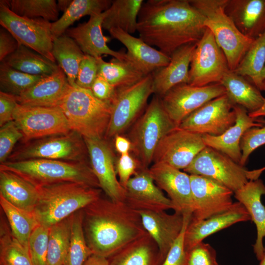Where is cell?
<instances>
[{
	"mask_svg": "<svg viewBox=\"0 0 265 265\" xmlns=\"http://www.w3.org/2000/svg\"><path fill=\"white\" fill-rule=\"evenodd\" d=\"M206 27L189 0H148L138 14L137 31L149 45L170 56L180 47L197 43Z\"/></svg>",
	"mask_w": 265,
	"mask_h": 265,
	"instance_id": "obj_1",
	"label": "cell"
},
{
	"mask_svg": "<svg viewBox=\"0 0 265 265\" xmlns=\"http://www.w3.org/2000/svg\"><path fill=\"white\" fill-rule=\"evenodd\" d=\"M82 226L93 254L109 258L147 232L139 213L101 196L82 209Z\"/></svg>",
	"mask_w": 265,
	"mask_h": 265,
	"instance_id": "obj_2",
	"label": "cell"
},
{
	"mask_svg": "<svg viewBox=\"0 0 265 265\" xmlns=\"http://www.w3.org/2000/svg\"><path fill=\"white\" fill-rule=\"evenodd\" d=\"M39 198L34 214L39 225L49 228L101 197L102 189L64 182L36 187Z\"/></svg>",
	"mask_w": 265,
	"mask_h": 265,
	"instance_id": "obj_3",
	"label": "cell"
},
{
	"mask_svg": "<svg viewBox=\"0 0 265 265\" xmlns=\"http://www.w3.org/2000/svg\"><path fill=\"white\" fill-rule=\"evenodd\" d=\"M59 107L63 112L71 131L83 138H103L111 114L110 101L95 97L90 89L72 86Z\"/></svg>",
	"mask_w": 265,
	"mask_h": 265,
	"instance_id": "obj_4",
	"label": "cell"
},
{
	"mask_svg": "<svg viewBox=\"0 0 265 265\" xmlns=\"http://www.w3.org/2000/svg\"><path fill=\"white\" fill-rule=\"evenodd\" d=\"M0 170L12 172L35 187L60 182H72L100 188L90 165L86 161L40 159L8 161L0 163Z\"/></svg>",
	"mask_w": 265,
	"mask_h": 265,
	"instance_id": "obj_5",
	"label": "cell"
},
{
	"mask_svg": "<svg viewBox=\"0 0 265 265\" xmlns=\"http://www.w3.org/2000/svg\"><path fill=\"white\" fill-rule=\"evenodd\" d=\"M204 18V26L212 33L227 58L229 69L238 66L254 40L244 36L227 14V0H189Z\"/></svg>",
	"mask_w": 265,
	"mask_h": 265,
	"instance_id": "obj_6",
	"label": "cell"
},
{
	"mask_svg": "<svg viewBox=\"0 0 265 265\" xmlns=\"http://www.w3.org/2000/svg\"><path fill=\"white\" fill-rule=\"evenodd\" d=\"M127 137L131 151L141 169H148L155 150L163 137L178 127L171 120L162 105L160 97L155 95L144 113L131 126Z\"/></svg>",
	"mask_w": 265,
	"mask_h": 265,
	"instance_id": "obj_7",
	"label": "cell"
},
{
	"mask_svg": "<svg viewBox=\"0 0 265 265\" xmlns=\"http://www.w3.org/2000/svg\"><path fill=\"white\" fill-rule=\"evenodd\" d=\"M152 93L151 74L133 85L117 89L111 101L110 118L105 136L114 138L131 127L145 111L148 100Z\"/></svg>",
	"mask_w": 265,
	"mask_h": 265,
	"instance_id": "obj_8",
	"label": "cell"
},
{
	"mask_svg": "<svg viewBox=\"0 0 265 265\" xmlns=\"http://www.w3.org/2000/svg\"><path fill=\"white\" fill-rule=\"evenodd\" d=\"M88 153L83 137L71 131L38 139L10 155V161L31 159H48L67 161H85Z\"/></svg>",
	"mask_w": 265,
	"mask_h": 265,
	"instance_id": "obj_9",
	"label": "cell"
},
{
	"mask_svg": "<svg viewBox=\"0 0 265 265\" xmlns=\"http://www.w3.org/2000/svg\"><path fill=\"white\" fill-rule=\"evenodd\" d=\"M184 171L189 175L211 178L234 193L249 180H256L253 170H247L227 156L207 146Z\"/></svg>",
	"mask_w": 265,
	"mask_h": 265,
	"instance_id": "obj_10",
	"label": "cell"
},
{
	"mask_svg": "<svg viewBox=\"0 0 265 265\" xmlns=\"http://www.w3.org/2000/svg\"><path fill=\"white\" fill-rule=\"evenodd\" d=\"M0 24L16 39L19 45L33 50L53 62L52 23L42 18L30 19L13 13L0 2Z\"/></svg>",
	"mask_w": 265,
	"mask_h": 265,
	"instance_id": "obj_11",
	"label": "cell"
},
{
	"mask_svg": "<svg viewBox=\"0 0 265 265\" xmlns=\"http://www.w3.org/2000/svg\"><path fill=\"white\" fill-rule=\"evenodd\" d=\"M230 70L223 51L207 28L197 42L189 70L188 84L204 86L220 83Z\"/></svg>",
	"mask_w": 265,
	"mask_h": 265,
	"instance_id": "obj_12",
	"label": "cell"
},
{
	"mask_svg": "<svg viewBox=\"0 0 265 265\" xmlns=\"http://www.w3.org/2000/svg\"><path fill=\"white\" fill-rule=\"evenodd\" d=\"M13 120L22 132L25 142L72 131L59 107L30 106L18 104Z\"/></svg>",
	"mask_w": 265,
	"mask_h": 265,
	"instance_id": "obj_13",
	"label": "cell"
},
{
	"mask_svg": "<svg viewBox=\"0 0 265 265\" xmlns=\"http://www.w3.org/2000/svg\"><path fill=\"white\" fill-rule=\"evenodd\" d=\"M226 94L220 83L204 86L178 84L160 97L169 118L178 127L182 121L209 101Z\"/></svg>",
	"mask_w": 265,
	"mask_h": 265,
	"instance_id": "obj_14",
	"label": "cell"
},
{
	"mask_svg": "<svg viewBox=\"0 0 265 265\" xmlns=\"http://www.w3.org/2000/svg\"><path fill=\"white\" fill-rule=\"evenodd\" d=\"M234 106L225 94L193 112L178 127L202 135H219L236 122Z\"/></svg>",
	"mask_w": 265,
	"mask_h": 265,
	"instance_id": "obj_15",
	"label": "cell"
},
{
	"mask_svg": "<svg viewBox=\"0 0 265 265\" xmlns=\"http://www.w3.org/2000/svg\"><path fill=\"white\" fill-rule=\"evenodd\" d=\"M207 146L202 135L177 127L166 134L157 146L153 162L184 170Z\"/></svg>",
	"mask_w": 265,
	"mask_h": 265,
	"instance_id": "obj_16",
	"label": "cell"
},
{
	"mask_svg": "<svg viewBox=\"0 0 265 265\" xmlns=\"http://www.w3.org/2000/svg\"><path fill=\"white\" fill-rule=\"evenodd\" d=\"M193 212L191 219L203 220L224 212L233 205L234 192L207 177L190 175Z\"/></svg>",
	"mask_w": 265,
	"mask_h": 265,
	"instance_id": "obj_17",
	"label": "cell"
},
{
	"mask_svg": "<svg viewBox=\"0 0 265 265\" xmlns=\"http://www.w3.org/2000/svg\"><path fill=\"white\" fill-rule=\"evenodd\" d=\"M90 166L100 188L115 202H125L126 191L116 176L113 153L104 138H83Z\"/></svg>",
	"mask_w": 265,
	"mask_h": 265,
	"instance_id": "obj_18",
	"label": "cell"
},
{
	"mask_svg": "<svg viewBox=\"0 0 265 265\" xmlns=\"http://www.w3.org/2000/svg\"><path fill=\"white\" fill-rule=\"evenodd\" d=\"M149 171L156 185L167 194L174 211L192 215L193 203L190 175L161 162L154 163Z\"/></svg>",
	"mask_w": 265,
	"mask_h": 265,
	"instance_id": "obj_19",
	"label": "cell"
},
{
	"mask_svg": "<svg viewBox=\"0 0 265 265\" xmlns=\"http://www.w3.org/2000/svg\"><path fill=\"white\" fill-rule=\"evenodd\" d=\"M125 203L139 211L174 210L171 200L155 184L148 169H141L130 178L125 188Z\"/></svg>",
	"mask_w": 265,
	"mask_h": 265,
	"instance_id": "obj_20",
	"label": "cell"
},
{
	"mask_svg": "<svg viewBox=\"0 0 265 265\" xmlns=\"http://www.w3.org/2000/svg\"><path fill=\"white\" fill-rule=\"evenodd\" d=\"M107 12L108 10L90 16L87 22L68 28L65 34L75 41L85 54L95 58L109 55L120 60L130 61L126 53L113 51L106 44L109 39L103 34L102 24Z\"/></svg>",
	"mask_w": 265,
	"mask_h": 265,
	"instance_id": "obj_21",
	"label": "cell"
},
{
	"mask_svg": "<svg viewBox=\"0 0 265 265\" xmlns=\"http://www.w3.org/2000/svg\"><path fill=\"white\" fill-rule=\"evenodd\" d=\"M137 212L141 216L145 230L156 243L163 263L181 232L184 224V215L176 212L169 214L165 211Z\"/></svg>",
	"mask_w": 265,
	"mask_h": 265,
	"instance_id": "obj_22",
	"label": "cell"
},
{
	"mask_svg": "<svg viewBox=\"0 0 265 265\" xmlns=\"http://www.w3.org/2000/svg\"><path fill=\"white\" fill-rule=\"evenodd\" d=\"M251 220L244 206L234 203L227 211L203 220L190 218L185 236L186 252L203 241L206 237L238 222Z\"/></svg>",
	"mask_w": 265,
	"mask_h": 265,
	"instance_id": "obj_23",
	"label": "cell"
},
{
	"mask_svg": "<svg viewBox=\"0 0 265 265\" xmlns=\"http://www.w3.org/2000/svg\"><path fill=\"white\" fill-rule=\"evenodd\" d=\"M236 113L235 123L219 135H202L207 147L212 148L230 158L239 164L241 158L240 147L241 139L244 133L252 127H262L261 119L251 117L246 109L241 106H234Z\"/></svg>",
	"mask_w": 265,
	"mask_h": 265,
	"instance_id": "obj_24",
	"label": "cell"
},
{
	"mask_svg": "<svg viewBox=\"0 0 265 265\" xmlns=\"http://www.w3.org/2000/svg\"><path fill=\"white\" fill-rule=\"evenodd\" d=\"M196 43L180 47L170 56L167 65L151 73L155 95L161 97L173 87L188 83L190 65Z\"/></svg>",
	"mask_w": 265,
	"mask_h": 265,
	"instance_id": "obj_25",
	"label": "cell"
},
{
	"mask_svg": "<svg viewBox=\"0 0 265 265\" xmlns=\"http://www.w3.org/2000/svg\"><path fill=\"white\" fill-rule=\"evenodd\" d=\"M70 86L66 75L60 67L17 96V103L30 106L59 107Z\"/></svg>",
	"mask_w": 265,
	"mask_h": 265,
	"instance_id": "obj_26",
	"label": "cell"
},
{
	"mask_svg": "<svg viewBox=\"0 0 265 265\" xmlns=\"http://www.w3.org/2000/svg\"><path fill=\"white\" fill-rule=\"evenodd\" d=\"M225 10L246 37L254 40L265 31V0H227Z\"/></svg>",
	"mask_w": 265,
	"mask_h": 265,
	"instance_id": "obj_27",
	"label": "cell"
},
{
	"mask_svg": "<svg viewBox=\"0 0 265 265\" xmlns=\"http://www.w3.org/2000/svg\"><path fill=\"white\" fill-rule=\"evenodd\" d=\"M111 36L122 43L132 62L145 75L168 65L170 57L149 45L140 38H136L120 28L108 30Z\"/></svg>",
	"mask_w": 265,
	"mask_h": 265,
	"instance_id": "obj_28",
	"label": "cell"
},
{
	"mask_svg": "<svg viewBox=\"0 0 265 265\" xmlns=\"http://www.w3.org/2000/svg\"><path fill=\"white\" fill-rule=\"evenodd\" d=\"M235 198L248 211L255 223L257 236L253 245L254 252L258 260L263 256L265 237V207L261 202V197L265 195V186L262 180H249L234 192Z\"/></svg>",
	"mask_w": 265,
	"mask_h": 265,
	"instance_id": "obj_29",
	"label": "cell"
},
{
	"mask_svg": "<svg viewBox=\"0 0 265 265\" xmlns=\"http://www.w3.org/2000/svg\"><path fill=\"white\" fill-rule=\"evenodd\" d=\"M0 195L13 206L34 213L39 194L37 188L19 175L0 170Z\"/></svg>",
	"mask_w": 265,
	"mask_h": 265,
	"instance_id": "obj_30",
	"label": "cell"
},
{
	"mask_svg": "<svg viewBox=\"0 0 265 265\" xmlns=\"http://www.w3.org/2000/svg\"><path fill=\"white\" fill-rule=\"evenodd\" d=\"M109 259V265H161L162 263L158 247L147 232Z\"/></svg>",
	"mask_w": 265,
	"mask_h": 265,
	"instance_id": "obj_31",
	"label": "cell"
},
{
	"mask_svg": "<svg viewBox=\"0 0 265 265\" xmlns=\"http://www.w3.org/2000/svg\"><path fill=\"white\" fill-rule=\"evenodd\" d=\"M220 83L225 88L226 95L234 106H241L249 113L260 109L265 102V98L260 91L244 77L234 71L229 70Z\"/></svg>",
	"mask_w": 265,
	"mask_h": 265,
	"instance_id": "obj_32",
	"label": "cell"
},
{
	"mask_svg": "<svg viewBox=\"0 0 265 265\" xmlns=\"http://www.w3.org/2000/svg\"><path fill=\"white\" fill-rule=\"evenodd\" d=\"M1 62L23 73L44 77L52 75L60 68L55 62L23 45H19Z\"/></svg>",
	"mask_w": 265,
	"mask_h": 265,
	"instance_id": "obj_33",
	"label": "cell"
},
{
	"mask_svg": "<svg viewBox=\"0 0 265 265\" xmlns=\"http://www.w3.org/2000/svg\"><path fill=\"white\" fill-rule=\"evenodd\" d=\"M96 59L98 76L116 89L133 85L146 76L132 61L113 57L110 61L106 62L102 56Z\"/></svg>",
	"mask_w": 265,
	"mask_h": 265,
	"instance_id": "obj_34",
	"label": "cell"
},
{
	"mask_svg": "<svg viewBox=\"0 0 265 265\" xmlns=\"http://www.w3.org/2000/svg\"><path fill=\"white\" fill-rule=\"evenodd\" d=\"M143 0H113L104 18L102 28H120L130 34L137 31L139 12Z\"/></svg>",
	"mask_w": 265,
	"mask_h": 265,
	"instance_id": "obj_35",
	"label": "cell"
},
{
	"mask_svg": "<svg viewBox=\"0 0 265 265\" xmlns=\"http://www.w3.org/2000/svg\"><path fill=\"white\" fill-rule=\"evenodd\" d=\"M52 53L71 85H76L80 63L85 54L75 41L63 34L53 40Z\"/></svg>",
	"mask_w": 265,
	"mask_h": 265,
	"instance_id": "obj_36",
	"label": "cell"
},
{
	"mask_svg": "<svg viewBox=\"0 0 265 265\" xmlns=\"http://www.w3.org/2000/svg\"><path fill=\"white\" fill-rule=\"evenodd\" d=\"M110 0H74L60 18L52 23L53 39L63 35L69 26L80 18L102 13L111 6Z\"/></svg>",
	"mask_w": 265,
	"mask_h": 265,
	"instance_id": "obj_37",
	"label": "cell"
},
{
	"mask_svg": "<svg viewBox=\"0 0 265 265\" xmlns=\"http://www.w3.org/2000/svg\"><path fill=\"white\" fill-rule=\"evenodd\" d=\"M0 205L13 235L29 253L30 236L39 225L34 213L13 206L1 195Z\"/></svg>",
	"mask_w": 265,
	"mask_h": 265,
	"instance_id": "obj_38",
	"label": "cell"
},
{
	"mask_svg": "<svg viewBox=\"0 0 265 265\" xmlns=\"http://www.w3.org/2000/svg\"><path fill=\"white\" fill-rule=\"evenodd\" d=\"M0 265H33L29 253L14 236L6 217L1 214Z\"/></svg>",
	"mask_w": 265,
	"mask_h": 265,
	"instance_id": "obj_39",
	"label": "cell"
},
{
	"mask_svg": "<svg viewBox=\"0 0 265 265\" xmlns=\"http://www.w3.org/2000/svg\"><path fill=\"white\" fill-rule=\"evenodd\" d=\"M72 215L49 227L48 265H64L70 246Z\"/></svg>",
	"mask_w": 265,
	"mask_h": 265,
	"instance_id": "obj_40",
	"label": "cell"
},
{
	"mask_svg": "<svg viewBox=\"0 0 265 265\" xmlns=\"http://www.w3.org/2000/svg\"><path fill=\"white\" fill-rule=\"evenodd\" d=\"M14 13L30 19L42 18L56 21L59 10L55 0H0Z\"/></svg>",
	"mask_w": 265,
	"mask_h": 265,
	"instance_id": "obj_41",
	"label": "cell"
},
{
	"mask_svg": "<svg viewBox=\"0 0 265 265\" xmlns=\"http://www.w3.org/2000/svg\"><path fill=\"white\" fill-rule=\"evenodd\" d=\"M82 217V209L72 215L70 246L63 265H83L93 254L85 238Z\"/></svg>",
	"mask_w": 265,
	"mask_h": 265,
	"instance_id": "obj_42",
	"label": "cell"
},
{
	"mask_svg": "<svg viewBox=\"0 0 265 265\" xmlns=\"http://www.w3.org/2000/svg\"><path fill=\"white\" fill-rule=\"evenodd\" d=\"M44 77L23 73L1 62L0 91L19 96L34 85Z\"/></svg>",
	"mask_w": 265,
	"mask_h": 265,
	"instance_id": "obj_43",
	"label": "cell"
},
{
	"mask_svg": "<svg viewBox=\"0 0 265 265\" xmlns=\"http://www.w3.org/2000/svg\"><path fill=\"white\" fill-rule=\"evenodd\" d=\"M265 66V31L254 40L237 68L233 71L252 80Z\"/></svg>",
	"mask_w": 265,
	"mask_h": 265,
	"instance_id": "obj_44",
	"label": "cell"
},
{
	"mask_svg": "<svg viewBox=\"0 0 265 265\" xmlns=\"http://www.w3.org/2000/svg\"><path fill=\"white\" fill-rule=\"evenodd\" d=\"M49 228L38 225L29 240V254L33 265H48V250Z\"/></svg>",
	"mask_w": 265,
	"mask_h": 265,
	"instance_id": "obj_45",
	"label": "cell"
},
{
	"mask_svg": "<svg viewBox=\"0 0 265 265\" xmlns=\"http://www.w3.org/2000/svg\"><path fill=\"white\" fill-rule=\"evenodd\" d=\"M262 127H252L247 130L241 139L240 147L241 158L239 164L244 166L250 155L257 148L265 144V120L262 119Z\"/></svg>",
	"mask_w": 265,
	"mask_h": 265,
	"instance_id": "obj_46",
	"label": "cell"
},
{
	"mask_svg": "<svg viewBox=\"0 0 265 265\" xmlns=\"http://www.w3.org/2000/svg\"><path fill=\"white\" fill-rule=\"evenodd\" d=\"M23 137L24 135L22 132L13 120L9 121L0 127V163L6 161L15 144Z\"/></svg>",
	"mask_w": 265,
	"mask_h": 265,
	"instance_id": "obj_47",
	"label": "cell"
},
{
	"mask_svg": "<svg viewBox=\"0 0 265 265\" xmlns=\"http://www.w3.org/2000/svg\"><path fill=\"white\" fill-rule=\"evenodd\" d=\"M186 265H219L215 250L203 241L186 252Z\"/></svg>",
	"mask_w": 265,
	"mask_h": 265,
	"instance_id": "obj_48",
	"label": "cell"
},
{
	"mask_svg": "<svg viewBox=\"0 0 265 265\" xmlns=\"http://www.w3.org/2000/svg\"><path fill=\"white\" fill-rule=\"evenodd\" d=\"M184 217V224L181 232L174 241L161 265H186L185 236L191 215L185 214Z\"/></svg>",
	"mask_w": 265,
	"mask_h": 265,
	"instance_id": "obj_49",
	"label": "cell"
},
{
	"mask_svg": "<svg viewBox=\"0 0 265 265\" xmlns=\"http://www.w3.org/2000/svg\"><path fill=\"white\" fill-rule=\"evenodd\" d=\"M97 76L96 58L85 54L79 66L76 84L80 87L90 89Z\"/></svg>",
	"mask_w": 265,
	"mask_h": 265,
	"instance_id": "obj_50",
	"label": "cell"
},
{
	"mask_svg": "<svg viewBox=\"0 0 265 265\" xmlns=\"http://www.w3.org/2000/svg\"><path fill=\"white\" fill-rule=\"evenodd\" d=\"M115 168L119 181L124 188L130 178L141 169L137 161L130 153L120 155Z\"/></svg>",
	"mask_w": 265,
	"mask_h": 265,
	"instance_id": "obj_51",
	"label": "cell"
},
{
	"mask_svg": "<svg viewBox=\"0 0 265 265\" xmlns=\"http://www.w3.org/2000/svg\"><path fill=\"white\" fill-rule=\"evenodd\" d=\"M18 104L17 96L0 91V126L13 120L14 110Z\"/></svg>",
	"mask_w": 265,
	"mask_h": 265,
	"instance_id": "obj_52",
	"label": "cell"
},
{
	"mask_svg": "<svg viewBox=\"0 0 265 265\" xmlns=\"http://www.w3.org/2000/svg\"><path fill=\"white\" fill-rule=\"evenodd\" d=\"M90 90L97 99L111 102L116 94L117 89L103 78L97 76Z\"/></svg>",
	"mask_w": 265,
	"mask_h": 265,
	"instance_id": "obj_53",
	"label": "cell"
},
{
	"mask_svg": "<svg viewBox=\"0 0 265 265\" xmlns=\"http://www.w3.org/2000/svg\"><path fill=\"white\" fill-rule=\"evenodd\" d=\"M19 44L13 35L5 28L0 30V60L14 53Z\"/></svg>",
	"mask_w": 265,
	"mask_h": 265,
	"instance_id": "obj_54",
	"label": "cell"
},
{
	"mask_svg": "<svg viewBox=\"0 0 265 265\" xmlns=\"http://www.w3.org/2000/svg\"><path fill=\"white\" fill-rule=\"evenodd\" d=\"M114 138L115 149L120 155L130 153L132 144L127 137L120 134L117 135Z\"/></svg>",
	"mask_w": 265,
	"mask_h": 265,
	"instance_id": "obj_55",
	"label": "cell"
},
{
	"mask_svg": "<svg viewBox=\"0 0 265 265\" xmlns=\"http://www.w3.org/2000/svg\"><path fill=\"white\" fill-rule=\"evenodd\" d=\"M83 265H109L107 258L92 254L86 260Z\"/></svg>",
	"mask_w": 265,
	"mask_h": 265,
	"instance_id": "obj_56",
	"label": "cell"
},
{
	"mask_svg": "<svg viewBox=\"0 0 265 265\" xmlns=\"http://www.w3.org/2000/svg\"><path fill=\"white\" fill-rule=\"evenodd\" d=\"M249 115L254 118L265 116V101L262 107L257 111L253 112H248Z\"/></svg>",
	"mask_w": 265,
	"mask_h": 265,
	"instance_id": "obj_57",
	"label": "cell"
},
{
	"mask_svg": "<svg viewBox=\"0 0 265 265\" xmlns=\"http://www.w3.org/2000/svg\"><path fill=\"white\" fill-rule=\"evenodd\" d=\"M73 0H59L57 3L58 10H61L64 12L68 9Z\"/></svg>",
	"mask_w": 265,
	"mask_h": 265,
	"instance_id": "obj_58",
	"label": "cell"
},
{
	"mask_svg": "<svg viewBox=\"0 0 265 265\" xmlns=\"http://www.w3.org/2000/svg\"><path fill=\"white\" fill-rule=\"evenodd\" d=\"M265 78V66L261 72L260 74L255 78L251 80L253 84L257 88L261 81Z\"/></svg>",
	"mask_w": 265,
	"mask_h": 265,
	"instance_id": "obj_59",
	"label": "cell"
},
{
	"mask_svg": "<svg viewBox=\"0 0 265 265\" xmlns=\"http://www.w3.org/2000/svg\"><path fill=\"white\" fill-rule=\"evenodd\" d=\"M257 88L261 91H264L265 92V78H264L257 86Z\"/></svg>",
	"mask_w": 265,
	"mask_h": 265,
	"instance_id": "obj_60",
	"label": "cell"
},
{
	"mask_svg": "<svg viewBox=\"0 0 265 265\" xmlns=\"http://www.w3.org/2000/svg\"><path fill=\"white\" fill-rule=\"evenodd\" d=\"M260 261V263L259 265H265V247H264L263 256Z\"/></svg>",
	"mask_w": 265,
	"mask_h": 265,
	"instance_id": "obj_61",
	"label": "cell"
},
{
	"mask_svg": "<svg viewBox=\"0 0 265 265\" xmlns=\"http://www.w3.org/2000/svg\"><path fill=\"white\" fill-rule=\"evenodd\" d=\"M263 170L264 171V170H265V167H263Z\"/></svg>",
	"mask_w": 265,
	"mask_h": 265,
	"instance_id": "obj_62",
	"label": "cell"
}]
</instances>
